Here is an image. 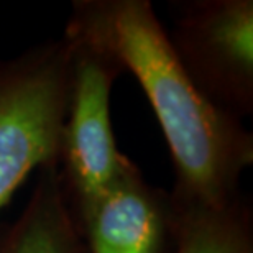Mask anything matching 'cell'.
Wrapping results in <instances>:
<instances>
[{"label":"cell","instance_id":"8992f818","mask_svg":"<svg viewBox=\"0 0 253 253\" xmlns=\"http://www.w3.org/2000/svg\"><path fill=\"white\" fill-rule=\"evenodd\" d=\"M0 253H84L58 168L38 171L22 214L0 227Z\"/></svg>","mask_w":253,"mask_h":253},{"label":"cell","instance_id":"277c9868","mask_svg":"<svg viewBox=\"0 0 253 253\" xmlns=\"http://www.w3.org/2000/svg\"><path fill=\"white\" fill-rule=\"evenodd\" d=\"M68 40L74 53L73 85L58 171L76 222L117 176L128 156L119 151L110 122V90L124 73L122 66L90 44Z\"/></svg>","mask_w":253,"mask_h":253},{"label":"cell","instance_id":"52a82bcc","mask_svg":"<svg viewBox=\"0 0 253 253\" xmlns=\"http://www.w3.org/2000/svg\"><path fill=\"white\" fill-rule=\"evenodd\" d=\"M173 201L178 211L174 253H253V211L242 192L222 204Z\"/></svg>","mask_w":253,"mask_h":253},{"label":"cell","instance_id":"5b68a950","mask_svg":"<svg viewBox=\"0 0 253 253\" xmlns=\"http://www.w3.org/2000/svg\"><path fill=\"white\" fill-rule=\"evenodd\" d=\"M76 225L84 253H174L178 211L128 158Z\"/></svg>","mask_w":253,"mask_h":253},{"label":"cell","instance_id":"6da1fadb","mask_svg":"<svg viewBox=\"0 0 253 253\" xmlns=\"http://www.w3.org/2000/svg\"><path fill=\"white\" fill-rule=\"evenodd\" d=\"M64 35L110 54L138 81L171 151L173 199L222 204L239 194L253 163L252 131L196 89L148 0H76Z\"/></svg>","mask_w":253,"mask_h":253},{"label":"cell","instance_id":"3957f363","mask_svg":"<svg viewBox=\"0 0 253 253\" xmlns=\"http://www.w3.org/2000/svg\"><path fill=\"white\" fill-rule=\"evenodd\" d=\"M173 10L166 37L181 68L211 104L244 122L253 112V2L188 0Z\"/></svg>","mask_w":253,"mask_h":253},{"label":"cell","instance_id":"7a4b0ae2","mask_svg":"<svg viewBox=\"0 0 253 253\" xmlns=\"http://www.w3.org/2000/svg\"><path fill=\"white\" fill-rule=\"evenodd\" d=\"M73 64L64 35L0 59V209L32 173L58 168Z\"/></svg>","mask_w":253,"mask_h":253}]
</instances>
